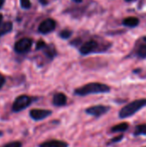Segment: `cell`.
<instances>
[{
	"mask_svg": "<svg viewBox=\"0 0 146 147\" xmlns=\"http://www.w3.org/2000/svg\"><path fill=\"white\" fill-rule=\"evenodd\" d=\"M110 87L107 84L101 83H89L75 90V95L85 96L93 94H103L110 91Z\"/></svg>",
	"mask_w": 146,
	"mask_h": 147,
	"instance_id": "1",
	"label": "cell"
},
{
	"mask_svg": "<svg viewBox=\"0 0 146 147\" xmlns=\"http://www.w3.org/2000/svg\"><path fill=\"white\" fill-rule=\"evenodd\" d=\"M146 107V99H139L135 100L127 105L124 106L120 111V117L121 119H126L134 115L138 111Z\"/></svg>",
	"mask_w": 146,
	"mask_h": 147,
	"instance_id": "2",
	"label": "cell"
},
{
	"mask_svg": "<svg viewBox=\"0 0 146 147\" xmlns=\"http://www.w3.org/2000/svg\"><path fill=\"white\" fill-rule=\"evenodd\" d=\"M33 102V98L26 96V95H22L19 96L15 98V102H13V106H12V111L18 113L22 111L23 109H27Z\"/></svg>",
	"mask_w": 146,
	"mask_h": 147,
	"instance_id": "3",
	"label": "cell"
},
{
	"mask_svg": "<svg viewBox=\"0 0 146 147\" xmlns=\"http://www.w3.org/2000/svg\"><path fill=\"white\" fill-rule=\"evenodd\" d=\"M32 44L33 40L30 38H22L15 42L14 48L17 53H25L30 50Z\"/></svg>",
	"mask_w": 146,
	"mask_h": 147,
	"instance_id": "4",
	"label": "cell"
},
{
	"mask_svg": "<svg viewBox=\"0 0 146 147\" xmlns=\"http://www.w3.org/2000/svg\"><path fill=\"white\" fill-rule=\"evenodd\" d=\"M110 110V107L105 105H96L93 107H89L86 109V113L89 115L95 117H100L105 114H107Z\"/></svg>",
	"mask_w": 146,
	"mask_h": 147,
	"instance_id": "5",
	"label": "cell"
},
{
	"mask_svg": "<svg viewBox=\"0 0 146 147\" xmlns=\"http://www.w3.org/2000/svg\"><path fill=\"white\" fill-rule=\"evenodd\" d=\"M55 27H56V22L53 19H51V18H48V19H46L44 20L39 26V32L40 34H49L51 32H52L54 29H55Z\"/></svg>",
	"mask_w": 146,
	"mask_h": 147,
	"instance_id": "6",
	"label": "cell"
},
{
	"mask_svg": "<svg viewBox=\"0 0 146 147\" xmlns=\"http://www.w3.org/2000/svg\"><path fill=\"white\" fill-rule=\"evenodd\" d=\"M51 115H52V111L47 110V109H34L30 110V112H29L30 117L34 121H41V120L46 119V117L50 116Z\"/></svg>",
	"mask_w": 146,
	"mask_h": 147,
	"instance_id": "7",
	"label": "cell"
},
{
	"mask_svg": "<svg viewBox=\"0 0 146 147\" xmlns=\"http://www.w3.org/2000/svg\"><path fill=\"white\" fill-rule=\"evenodd\" d=\"M98 44L95 40H89L85 42L81 47H80V53L83 55H87L89 53H91L95 52L97 49Z\"/></svg>",
	"mask_w": 146,
	"mask_h": 147,
	"instance_id": "8",
	"label": "cell"
},
{
	"mask_svg": "<svg viewBox=\"0 0 146 147\" xmlns=\"http://www.w3.org/2000/svg\"><path fill=\"white\" fill-rule=\"evenodd\" d=\"M67 102V97L64 93L58 92L54 94L52 98V104L56 107H62L65 106Z\"/></svg>",
	"mask_w": 146,
	"mask_h": 147,
	"instance_id": "9",
	"label": "cell"
},
{
	"mask_svg": "<svg viewBox=\"0 0 146 147\" xmlns=\"http://www.w3.org/2000/svg\"><path fill=\"white\" fill-rule=\"evenodd\" d=\"M39 147H68V144L62 140H52L39 145Z\"/></svg>",
	"mask_w": 146,
	"mask_h": 147,
	"instance_id": "10",
	"label": "cell"
},
{
	"mask_svg": "<svg viewBox=\"0 0 146 147\" xmlns=\"http://www.w3.org/2000/svg\"><path fill=\"white\" fill-rule=\"evenodd\" d=\"M139 23V20L137 17H133V16L126 17L123 21V24L125 26H127L130 28H134V27L138 26Z\"/></svg>",
	"mask_w": 146,
	"mask_h": 147,
	"instance_id": "11",
	"label": "cell"
},
{
	"mask_svg": "<svg viewBox=\"0 0 146 147\" xmlns=\"http://www.w3.org/2000/svg\"><path fill=\"white\" fill-rule=\"evenodd\" d=\"M129 127V124L126 123V122H122V123H120L118 125H115L112 128H111V132L112 133H123V132H126Z\"/></svg>",
	"mask_w": 146,
	"mask_h": 147,
	"instance_id": "12",
	"label": "cell"
},
{
	"mask_svg": "<svg viewBox=\"0 0 146 147\" xmlns=\"http://www.w3.org/2000/svg\"><path fill=\"white\" fill-rule=\"evenodd\" d=\"M12 30V23L10 22H6L3 23L0 27V35L5 34Z\"/></svg>",
	"mask_w": 146,
	"mask_h": 147,
	"instance_id": "13",
	"label": "cell"
},
{
	"mask_svg": "<svg viewBox=\"0 0 146 147\" xmlns=\"http://www.w3.org/2000/svg\"><path fill=\"white\" fill-rule=\"evenodd\" d=\"M146 135V124H141L135 127L134 136H141Z\"/></svg>",
	"mask_w": 146,
	"mask_h": 147,
	"instance_id": "14",
	"label": "cell"
},
{
	"mask_svg": "<svg viewBox=\"0 0 146 147\" xmlns=\"http://www.w3.org/2000/svg\"><path fill=\"white\" fill-rule=\"evenodd\" d=\"M45 53L46 54V56H48L50 59H52L55 54H56V52H55V49L52 47H46L45 48Z\"/></svg>",
	"mask_w": 146,
	"mask_h": 147,
	"instance_id": "15",
	"label": "cell"
},
{
	"mask_svg": "<svg viewBox=\"0 0 146 147\" xmlns=\"http://www.w3.org/2000/svg\"><path fill=\"white\" fill-rule=\"evenodd\" d=\"M139 57L140 58H145L146 57V45H141L137 52Z\"/></svg>",
	"mask_w": 146,
	"mask_h": 147,
	"instance_id": "16",
	"label": "cell"
},
{
	"mask_svg": "<svg viewBox=\"0 0 146 147\" xmlns=\"http://www.w3.org/2000/svg\"><path fill=\"white\" fill-rule=\"evenodd\" d=\"M20 2H21V6L23 9H29L31 7L30 0H20Z\"/></svg>",
	"mask_w": 146,
	"mask_h": 147,
	"instance_id": "17",
	"label": "cell"
},
{
	"mask_svg": "<svg viewBox=\"0 0 146 147\" xmlns=\"http://www.w3.org/2000/svg\"><path fill=\"white\" fill-rule=\"evenodd\" d=\"M3 147H22V143L19 141H12L6 144Z\"/></svg>",
	"mask_w": 146,
	"mask_h": 147,
	"instance_id": "18",
	"label": "cell"
},
{
	"mask_svg": "<svg viewBox=\"0 0 146 147\" xmlns=\"http://www.w3.org/2000/svg\"><path fill=\"white\" fill-rule=\"evenodd\" d=\"M71 32L69 31V30H63V31L60 32V36H61L62 38H64V39L69 38V37L71 36Z\"/></svg>",
	"mask_w": 146,
	"mask_h": 147,
	"instance_id": "19",
	"label": "cell"
},
{
	"mask_svg": "<svg viewBox=\"0 0 146 147\" xmlns=\"http://www.w3.org/2000/svg\"><path fill=\"white\" fill-rule=\"evenodd\" d=\"M46 47V44L43 40H39V41L37 42V45H36V49H37V50L44 49Z\"/></svg>",
	"mask_w": 146,
	"mask_h": 147,
	"instance_id": "20",
	"label": "cell"
},
{
	"mask_svg": "<svg viewBox=\"0 0 146 147\" xmlns=\"http://www.w3.org/2000/svg\"><path fill=\"white\" fill-rule=\"evenodd\" d=\"M123 137H124V135H120V136H117V137H115V138H114V139H112V140H110V141H109V143H108V145L109 144H114V143H117V142H119V141H120L122 139H123Z\"/></svg>",
	"mask_w": 146,
	"mask_h": 147,
	"instance_id": "21",
	"label": "cell"
},
{
	"mask_svg": "<svg viewBox=\"0 0 146 147\" xmlns=\"http://www.w3.org/2000/svg\"><path fill=\"white\" fill-rule=\"evenodd\" d=\"M4 83H5V78L2 74H0V89L3 86Z\"/></svg>",
	"mask_w": 146,
	"mask_h": 147,
	"instance_id": "22",
	"label": "cell"
},
{
	"mask_svg": "<svg viewBox=\"0 0 146 147\" xmlns=\"http://www.w3.org/2000/svg\"><path fill=\"white\" fill-rule=\"evenodd\" d=\"M40 2V3H42V4H46V0H39Z\"/></svg>",
	"mask_w": 146,
	"mask_h": 147,
	"instance_id": "23",
	"label": "cell"
},
{
	"mask_svg": "<svg viewBox=\"0 0 146 147\" xmlns=\"http://www.w3.org/2000/svg\"><path fill=\"white\" fill-rule=\"evenodd\" d=\"M4 1H5V0H0V9L2 8V6H3V3H4Z\"/></svg>",
	"mask_w": 146,
	"mask_h": 147,
	"instance_id": "24",
	"label": "cell"
},
{
	"mask_svg": "<svg viewBox=\"0 0 146 147\" xmlns=\"http://www.w3.org/2000/svg\"><path fill=\"white\" fill-rule=\"evenodd\" d=\"M2 20H3V16L0 14V25H1V23H2Z\"/></svg>",
	"mask_w": 146,
	"mask_h": 147,
	"instance_id": "25",
	"label": "cell"
},
{
	"mask_svg": "<svg viewBox=\"0 0 146 147\" xmlns=\"http://www.w3.org/2000/svg\"><path fill=\"white\" fill-rule=\"evenodd\" d=\"M73 1H75V2H77V3H81L83 0H73Z\"/></svg>",
	"mask_w": 146,
	"mask_h": 147,
	"instance_id": "26",
	"label": "cell"
},
{
	"mask_svg": "<svg viewBox=\"0 0 146 147\" xmlns=\"http://www.w3.org/2000/svg\"><path fill=\"white\" fill-rule=\"evenodd\" d=\"M126 2H132V1H134V0H126Z\"/></svg>",
	"mask_w": 146,
	"mask_h": 147,
	"instance_id": "27",
	"label": "cell"
},
{
	"mask_svg": "<svg viewBox=\"0 0 146 147\" xmlns=\"http://www.w3.org/2000/svg\"><path fill=\"white\" fill-rule=\"evenodd\" d=\"M144 40H145V41L146 42V36H145V37H144Z\"/></svg>",
	"mask_w": 146,
	"mask_h": 147,
	"instance_id": "28",
	"label": "cell"
},
{
	"mask_svg": "<svg viewBox=\"0 0 146 147\" xmlns=\"http://www.w3.org/2000/svg\"><path fill=\"white\" fill-rule=\"evenodd\" d=\"M145 147H146V146H145Z\"/></svg>",
	"mask_w": 146,
	"mask_h": 147,
	"instance_id": "29",
	"label": "cell"
}]
</instances>
